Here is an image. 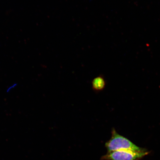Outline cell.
<instances>
[{
  "mask_svg": "<svg viewBox=\"0 0 160 160\" xmlns=\"http://www.w3.org/2000/svg\"><path fill=\"white\" fill-rule=\"evenodd\" d=\"M105 146L108 152L119 150L141 151L145 149L138 147L127 138L119 134L114 128L112 129L111 138L106 143Z\"/></svg>",
  "mask_w": 160,
  "mask_h": 160,
  "instance_id": "obj_1",
  "label": "cell"
},
{
  "mask_svg": "<svg viewBox=\"0 0 160 160\" xmlns=\"http://www.w3.org/2000/svg\"><path fill=\"white\" fill-rule=\"evenodd\" d=\"M145 149L141 151L119 150L109 152L101 157L102 160H139L148 154Z\"/></svg>",
  "mask_w": 160,
  "mask_h": 160,
  "instance_id": "obj_2",
  "label": "cell"
},
{
  "mask_svg": "<svg viewBox=\"0 0 160 160\" xmlns=\"http://www.w3.org/2000/svg\"><path fill=\"white\" fill-rule=\"evenodd\" d=\"M105 80L101 76L95 78L92 82V88L95 91L99 92L102 91L105 88Z\"/></svg>",
  "mask_w": 160,
  "mask_h": 160,
  "instance_id": "obj_3",
  "label": "cell"
}]
</instances>
